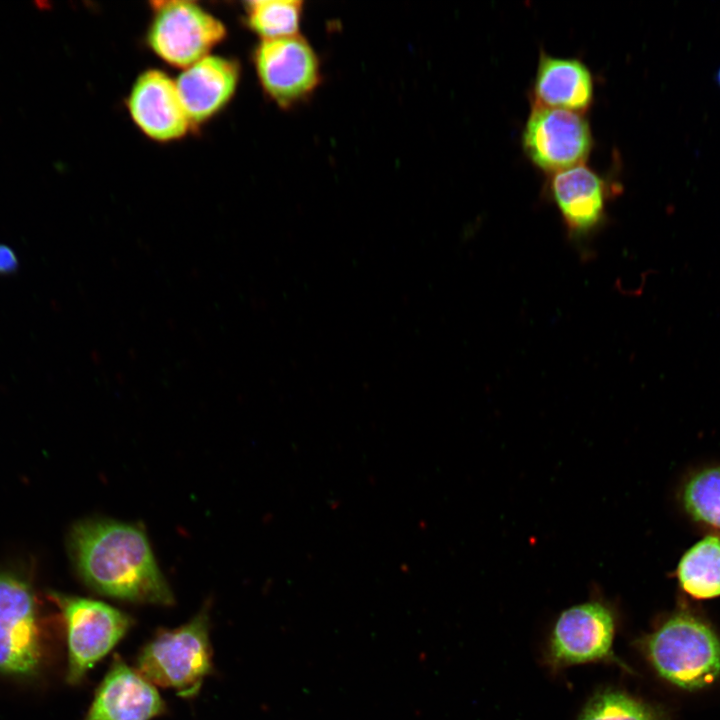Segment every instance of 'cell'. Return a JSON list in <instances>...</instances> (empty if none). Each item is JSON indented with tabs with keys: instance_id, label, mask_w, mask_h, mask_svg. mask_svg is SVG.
<instances>
[{
	"instance_id": "6da1fadb",
	"label": "cell",
	"mask_w": 720,
	"mask_h": 720,
	"mask_svg": "<svg viewBox=\"0 0 720 720\" xmlns=\"http://www.w3.org/2000/svg\"><path fill=\"white\" fill-rule=\"evenodd\" d=\"M69 547L81 579L101 594L169 605L173 595L144 531L113 520H86L70 533Z\"/></svg>"
},
{
	"instance_id": "7a4b0ae2",
	"label": "cell",
	"mask_w": 720,
	"mask_h": 720,
	"mask_svg": "<svg viewBox=\"0 0 720 720\" xmlns=\"http://www.w3.org/2000/svg\"><path fill=\"white\" fill-rule=\"evenodd\" d=\"M656 672L684 689L712 683L720 673V642L711 628L692 615L679 613L642 640Z\"/></svg>"
},
{
	"instance_id": "3957f363",
	"label": "cell",
	"mask_w": 720,
	"mask_h": 720,
	"mask_svg": "<svg viewBox=\"0 0 720 720\" xmlns=\"http://www.w3.org/2000/svg\"><path fill=\"white\" fill-rule=\"evenodd\" d=\"M208 615L205 610L188 623L158 633L137 658V671L153 685L192 697L208 675L211 662Z\"/></svg>"
},
{
	"instance_id": "277c9868",
	"label": "cell",
	"mask_w": 720,
	"mask_h": 720,
	"mask_svg": "<svg viewBox=\"0 0 720 720\" xmlns=\"http://www.w3.org/2000/svg\"><path fill=\"white\" fill-rule=\"evenodd\" d=\"M42 661L43 641L33 588L21 575L0 572V674L33 677Z\"/></svg>"
},
{
	"instance_id": "5b68a950",
	"label": "cell",
	"mask_w": 720,
	"mask_h": 720,
	"mask_svg": "<svg viewBox=\"0 0 720 720\" xmlns=\"http://www.w3.org/2000/svg\"><path fill=\"white\" fill-rule=\"evenodd\" d=\"M51 598L59 607L66 628V679L77 684L123 638L131 620L118 609L93 599L59 593H52Z\"/></svg>"
},
{
	"instance_id": "8992f818",
	"label": "cell",
	"mask_w": 720,
	"mask_h": 720,
	"mask_svg": "<svg viewBox=\"0 0 720 720\" xmlns=\"http://www.w3.org/2000/svg\"><path fill=\"white\" fill-rule=\"evenodd\" d=\"M152 5L148 41L171 65L189 67L207 56L226 34L223 23L194 2L158 1Z\"/></svg>"
},
{
	"instance_id": "52a82bcc",
	"label": "cell",
	"mask_w": 720,
	"mask_h": 720,
	"mask_svg": "<svg viewBox=\"0 0 720 720\" xmlns=\"http://www.w3.org/2000/svg\"><path fill=\"white\" fill-rule=\"evenodd\" d=\"M615 633L616 616L606 603L589 601L570 607L553 626L546 661L555 669L597 661L619 663L613 653Z\"/></svg>"
},
{
	"instance_id": "ba28073f",
	"label": "cell",
	"mask_w": 720,
	"mask_h": 720,
	"mask_svg": "<svg viewBox=\"0 0 720 720\" xmlns=\"http://www.w3.org/2000/svg\"><path fill=\"white\" fill-rule=\"evenodd\" d=\"M254 63L264 92L284 109L306 100L321 82L318 55L300 34L262 40Z\"/></svg>"
},
{
	"instance_id": "9c48e42d",
	"label": "cell",
	"mask_w": 720,
	"mask_h": 720,
	"mask_svg": "<svg viewBox=\"0 0 720 720\" xmlns=\"http://www.w3.org/2000/svg\"><path fill=\"white\" fill-rule=\"evenodd\" d=\"M529 160L546 173L574 167L589 156L593 138L584 114L532 106L522 133Z\"/></svg>"
},
{
	"instance_id": "30bf717a",
	"label": "cell",
	"mask_w": 720,
	"mask_h": 720,
	"mask_svg": "<svg viewBox=\"0 0 720 720\" xmlns=\"http://www.w3.org/2000/svg\"><path fill=\"white\" fill-rule=\"evenodd\" d=\"M549 188L568 238L585 252V245L606 220L607 182L582 163L552 174Z\"/></svg>"
},
{
	"instance_id": "8fae6325",
	"label": "cell",
	"mask_w": 720,
	"mask_h": 720,
	"mask_svg": "<svg viewBox=\"0 0 720 720\" xmlns=\"http://www.w3.org/2000/svg\"><path fill=\"white\" fill-rule=\"evenodd\" d=\"M128 108L136 125L158 141L182 137L191 124L176 83L159 70L145 71L137 78Z\"/></svg>"
},
{
	"instance_id": "7c38bea8",
	"label": "cell",
	"mask_w": 720,
	"mask_h": 720,
	"mask_svg": "<svg viewBox=\"0 0 720 720\" xmlns=\"http://www.w3.org/2000/svg\"><path fill=\"white\" fill-rule=\"evenodd\" d=\"M163 708L155 686L116 657L83 720H151Z\"/></svg>"
},
{
	"instance_id": "4fadbf2b",
	"label": "cell",
	"mask_w": 720,
	"mask_h": 720,
	"mask_svg": "<svg viewBox=\"0 0 720 720\" xmlns=\"http://www.w3.org/2000/svg\"><path fill=\"white\" fill-rule=\"evenodd\" d=\"M593 77L577 58L541 51L531 90L532 106L584 114L593 102Z\"/></svg>"
},
{
	"instance_id": "5bb4252c",
	"label": "cell",
	"mask_w": 720,
	"mask_h": 720,
	"mask_svg": "<svg viewBox=\"0 0 720 720\" xmlns=\"http://www.w3.org/2000/svg\"><path fill=\"white\" fill-rule=\"evenodd\" d=\"M239 79L236 63L205 56L185 68L176 83L191 123H200L218 112L232 97Z\"/></svg>"
},
{
	"instance_id": "9a60e30c",
	"label": "cell",
	"mask_w": 720,
	"mask_h": 720,
	"mask_svg": "<svg viewBox=\"0 0 720 720\" xmlns=\"http://www.w3.org/2000/svg\"><path fill=\"white\" fill-rule=\"evenodd\" d=\"M677 576L682 589L696 599L720 596V536L709 535L681 558Z\"/></svg>"
},
{
	"instance_id": "2e32d148",
	"label": "cell",
	"mask_w": 720,
	"mask_h": 720,
	"mask_svg": "<svg viewBox=\"0 0 720 720\" xmlns=\"http://www.w3.org/2000/svg\"><path fill=\"white\" fill-rule=\"evenodd\" d=\"M249 27L262 40L299 34L303 2L299 0H255L246 3Z\"/></svg>"
},
{
	"instance_id": "e0dca14e",
	"label": "cell",
	"mask_w": 720,
	"mask_h": 720,
	"mask_svg": "<svg viewBox=\"0 0 720 720\" xmlns=\"http://www.w3.org/2000/svg\"><path fill=\"white\" fill-rule=\"evenodd\" d=\"M578 720H666L663 711L633 696L606 688L594 694Z\"/></svg>"
},
{
	"instance_id": "ac0fdd59",
	"label": "cell",
	"mask_w": 720,
	"mask_h": 720,
	"mask_svg": "<svg viewBox=\"0 0 720 720\" xmlns=\"http://www.w3.org/2000/svg\"><path fill=\"white\" fill-rule=\"evenodd\" d=\"M682 500L695 520L720 529V467L692 476L683 489Z\"/></svg>"
},
{
	"instance_id": "d6986e66",
	"label": "cell",
	"mask_w": 720,
	"mask_h": 720,
	"mask_svg": "<svg viewBox=\"0 0 720 720\" xmlns=\"http://www.w3.org/2000/svg\"><path fill=\"white\" fill-rule=\"evenodd\" d=\"M18 258L12 248L0 244V275L7 276L17 272Z\"/></svg>"
},
{
	"instance_id": "ffe728a7",
	"label": "cell",
	"mask_w": 720,
	"mask_h": 720,
	"mask_svg": "<svg viewBox=\"0 0 720 720\" xmlns=\"http://www.w3.org/2000/svg\"><path fill=\"white\" fill-rule=\"evenodd\" d=\"M716 80H717V82H718V84H719V86H720V68H719L718 71H717Z\"/></svg>"
}]
</instances>
